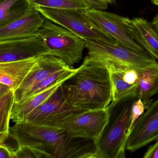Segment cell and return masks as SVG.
<instances>
[{"mask_svg":"<svg viewBox=\"0 0 158 158\" xmlns=\"http://www.w3.org/2000/svg\"><path fill=\"white\" fill-rule=\"evenodd\" d=\"M85 12L93 22L121 45L137 53L148 54L128 34L123 22V17L103 10L91 8L85 10Z\"/></svg>","mask_w":158,"mask_h":158,"instance_id":"cell-11","label":"cell"},{"mask_svg":"<svg viewBox=\"0 0 158 158\" xmlns=\"http://www.w3.org/2000/svg\"><path fill=\"white\" fill-rule=\"evenodd\" d=\"M109 108L84 110L72 114L54 127L64 131L71 139H84L96 145L103 134L109 118Z\"/></svg>","mask_w":158,"mask_h":158,"instance_id":"cell-6","label":"cell"},{"mask_svg":"<svg viewBox=\"0 0 158 158\" xmlns=\"http://www.w3.org/2000/svg\"><path fill=\"white\" fill-rule=\"evenodd\" d=\"M85 41L87 55L102 60L130 67L144 68L157 62L148 54L137 53L119 44H112L99 40L83 39Z\"/></svg>","mask_w":158,"mask_h":158,"instance_id":"cell-7","label":"cell"},{"mask_svg":"<svg viewBox=\"0 0 158 158\" xmlns=\"http://www.w3.org/2000/svg\"><path fill=\"white\" fill-rule=\"evenodd\" d=\"M12 158H48L43 152L29 147H18L13 153Z\"/></svg>","mask_w":158,"mask_h":158,"instance_id":"cell-23","label":"cell"},{"mask_svg":"<svg viewBox=\"0 0 158 158\" xmlns=\"http://www.w3.org/2000/svg\"><path fill=\"white\" fill-rule=\"evenodd\" d=\"M154 29L156 32L158 36V14L155 16V17L153 18L152 22H151Z\"/></svg>","mask_w":158,"mask_h":158,"instance_id":"cell-29","label":"cell"},{"mask_svg":"<svg viewBox=\"0 0 158 158\" xmlns=\"http://www.w3.org/2000/svg\"><path fill=\"white\" fill-rule=\"evenodd\" d=\"M45 18L35 7L24 16L0 28V40L37 35Z\"/></svg>","mask_w":158,"mask_h":158,"instance_id":"cell-15","label":"cell"},{"mask_svg":"<svg viewBox=\"0 0 158 158\" xmlns=\"http://www.w3.org/2000/svg\"><path fill=\"white\" fill-rule=\"evenodd\" d=\"M63 83H57L40 92L15 103L12 109L11 120L15 123L22 121L29 113L48 99Z\"/></svg>","mask_w":158,"mask_h":158,"instance_id":"cell-17","label":"cell"},{"mask_svg":"<svg viewBox=\"0 0 158 158\" xmlns=\"http://www.w3.org/2000/svg\"><path fill=\"white\" fill-rule=\"evenodd\" d=\"M91 5V9L105 10L107 9L109 4L104 0H84Z\"/></svg>","mask_w":158,"mask_h":158,"instance_id":"cell-25","label":"cell"},{"mask_svg":"<svg viewBox=\"0 0 158 158\" xmlns=\"http://www.w3.org/2000/svg\"><path fill=\"white\" fill-rule=\"evenodd\" d=\"M158 139V98L150 103L134 126L126 144L133 152Z\"/></svg>","mask_w":158,"mask_h":158,"instance_id":"cell-10","label":"cell"},{"mask_svg":"<svg viewBox=\"0 0 158 158\" xmlns=\"http://www.w3.org/2000/svg\"><path fill=\"white\" fill-rule=\"evenodd\" d=\"M136 98L128 97L109 106V118L98 143L94 158H124L130 135L132 107Z\"/></svg>","mask_w":158,"mask_h":158,"instance_id":"cell-3","label":"cell"},{"mask_svg":"<svg viewBox=\"0 0 158 158\" xmlns=\"http://www.w3.org/2000/svg\"><path fill=\"white\" fill-rule=\"evenodd\" d=\"M148 107V106L141 99H136L134 102L131 111L130 134L136 122L143 114Z\"/></svg>","mask_w":158,"mask_h":158,"instance_id":"cell-24","label":"cell"},{"mask_svg":"<svg viewBox=\"0 0 158 158\" xmlns=\"http://www.w3.org/2000/svg\"><path fill=\"white\" fill-rule=\"evenodd\" d=\"M11 138H12L9 133H0V146L4 147L14 152L17 148H14L10 143L9 139Z\"/></svg>","mask_w":158,"mask_h":158,"instance_id":"cell-26","label":"cell"},{"mask_svg":"<svg viewBox=\"0 0 158 158\" xmlns=\"http://www.w3.org/2000/svg\"><path fill=\"white\" fill-rule=\"evenodd\" d=\"M144 158H158V139L149 147L144 155Z\"/></svg>","mask_w":158,"mask_h":158,"instance_id":"cell-27","label":"cell"},{"mask_svg":"<svg viewBox=\"0 0 158 158\" xmlns=\"http://www.w3.org/2000/svg\"><path fill=\"white\" fill-rule=\"evenodd\" d=\"M11 90L8 86L5 84L0 83V96L8 92L9 90Z\"/></svg>","mask_w":158,"mask_h":158,"instance_id":"cell-30","label":"cell"},{"mask_svg":"<svg viewBox=\"0 0 158 158\" xmlns=\"http://www.w3.org/2000/svg\"><path fill=\"white\" fill-rule=\"evenodd\" d=\"M104 1H106L109 4L113 2L114 0H104Z\"/></svg>","mask_w":158,"mask_h":158,"instance_id":"cell-32","label":"cell"},{"mask_svg":"<svg viewBox=\"0 0 158 158\" xmlns=\"http://www.w3.org/2000/svg\"><path fill=\"white\" fill-rule=\"evenodd\" d=\"M68 67L62 59L54 56L44 54L39 56L30 72L15 91V103L22 100L28 92L44 79Z\"/></svg>","mask_w":158,"mask_h":158,"instance_id":"cell-13","label":"cell"},{"mask_svg":"<svg viewBox=\"0 0 158 158\" xmlns=\"http://www.w3.org/2000/svg\"><path fill=\"white\" fill-rule=\"evenodd\" d=\"M33 7L30 0H0V28L24 16Z\"/></svg>","mask_w":158,"mask_h":158,"instance_id":"cell-19","label":"cell"},{"mask_svg":"<svg viewBox=\"0 0 158 158\" xmlns=\"http://www.w3.org/2000/svg\"><path fill=\"white\" fill-rule=\"evenodd\" d=\"M48 53L39 35L0 40V62L20 61Z\"/></svg>","mask_w":158,"mask_h":158,"instance_id":"cell-9","label":"cell"},{"mask_svg":"<svg viewBox=\"0 0 158 158\" xmlns=\"http://www.w3.org/2000/svg\"><path fill=\"white\" fill-rule=\"evenodd\" d=\"M9 133L18 147L36 148L49 158H88L92 151L91 144L71 139L57 127L22 121L10 127Z\"/></svg>","mask_w":158,"mask_h":158,"instance_id":"cell-2","label":"cell"},{"mask_svg":"<svg viewBox=\"0 0 158 158\" xmlns=\"http://www.w3.org/2000/svg\"><path fill=\"white\" fill-rule=\"evenodd\" d=\"M151 2L152 3L155 4V5H156L158 6V0H151Z\"/></svg>","mask_w":158,"mask_h":158,"instance_id":"cell-31","label":"cell"},{"mask_svg":"<svg viewBox=\"0 0 158 158\" xmlns=\"http://www.w3.org/2000/svg\"><path fill=\"white\" fill-rule=\"evenodd\" d=\"M82 111L84 110L75 108L67 102L61 85L48 99L26 116L22 121L54 127L70 115Z\"/></svg>","mask_w":158,"mask_h":158,"instance_id":"cell-8","label":"cell"},{"mask_svg":"<svg viewBox=\"0 0 158 158\" xmlns=\"http://www.w3.org/2000/svg\"><path fill=\"white\" fill-rule=\"evenodd\" d=\"M34 7L54 9H79L87 10L91 8L88 2L84 0H30Z\"/></svg>","mask_w":158,"mask_h":158,"instance_id":"cell-21","label":"cell"},{"mask_svg":"<svg viewBox=\"0 0 158 158\" xmlns=\"http://www.w3.org/2000/svg\"><path fill=\"white\" fill-rule=\"evenodd\" d=\"M37 35L43 40L48 55L59 58L69 66L82 59L85 41L67 29L45 19Z\"/></svg>","mask_w":158,"mask_h":158,"instance_id":"cell-4","label":"cell"},{"mask_svg":"<svg viewBox=\"0 0 158 158\" xmlns=\"http://www.w3.org/2000/svg\"><path fill=\"white\" fill-rule=\"evenodd\" d=\"M38 58L15 62H0V83L15 91L30 72Z\"/></svg>","mask_w":158,"mask_h":158,"instance_id":"cell-16","label":"cell"},{"mask_svg":"<svg viewBox=\"0 0 158 158\" xmlns=\"http://www.w3.org/2000/svg\"><path fill=\"white\" fill-rule=\"evenodd\" d=\"M105 63L110 75L111 102H118L126 97H135L140 71L143 68L130 67L112 62Z\"/></svg>","mask_w":158,"mask_h":158,"instance_id":"cell-12","label":"cell"},{"mask_svg":"<svg viewBox=\"0 0 158 158\" xmlns=\"http://www.w3.org/2000/svg\"><path fill=\"white\" fill-rule=\"evenodd\" d=\"M61 87L67 102L81 110L104 109L112 102L111 81L106 64L88 55Z\"/></svg>","mask_w":158,"mask_h":158,"instance_id":"cell-1","label":"cell"},{"mask_svg":"<svg viewBox=\"0 0 158 158\" xmlns=\"http://www.w3.org/2000/svg\"><path fill=\"white\" fill-rule=\"evenodd\" d=\"M46 19L67 29L82 39L99 40L118 43L99 28L86 15L84 9H54L35 7Z\"/></svg>","mask_w":158,"mask_h":158,"instance_id":"cell-5","label":"cell"},{"mask_svg":"<svg viewBox=\"0 0 158 158\" xmlns=\"http://www.w3.org/2000/svg\"><path fill=\"white\" fill-rule=\"evenodd\" d=\"M13 153L10 149L0 146V158H12Z\"/></svg>","mask_w":158,"mask_h":158,"instance_id":"cell-28","label":"cell"},{"mask_svg":"<svg viewBox=\"0 0 158 158\" xmlns=\"http://www.w3.org/2000/svg\"><path fill=\"white\" fill-rule=\"evenodd\" d=\"M158 93V62L141 70L135 97L148 106L150 98Z\"/></svg>","mask_w":158,"mask_h":158,"instance_id":"cell-18","label":"cell"},{"mask_svg":"<svg viewBox=\"0 0 158 158\" xmlns=\"http://www.w3.org/2000/svg\"><path fill=\"white\" fill-rule=\"evenodd\" d=\"M125 28L131 38L151 57L158 61V36L151 22L142 17H123Z\"/></svg>","mask_w":158,"mask_h":158,"instance_id":"cell-14","label":"cell"},{"mask_svg":"<svg viewBox=\"0 0 158 158\" xmlns=\"http://www.w3.org/2000/svg\"><path fill=\"white\" fill-rule=\"evenodd\" d=\"M15 103L13 90H9L0 96V133H9V123Z\"/></svg>","mask_w":158,"mask_h":158,"instance_id":"cell-22","label":"cell"},{"mask_svg":"<svg viewBox=\"0 0 158 158\" xmlns=\"http://www.w3.org/2000/svg\"><path fill=\"white\" fill-rule=\"evenodd\" d=\"M76 70L77 69L69 66L54 73L32 88L26 94L23 99L40 92L57 83L64 82L67 79L73 75Z\"/></svg>","mask_w":158,"mask_h":158,"instance_id":"cell-20","label":"cell"}]
</instances>
